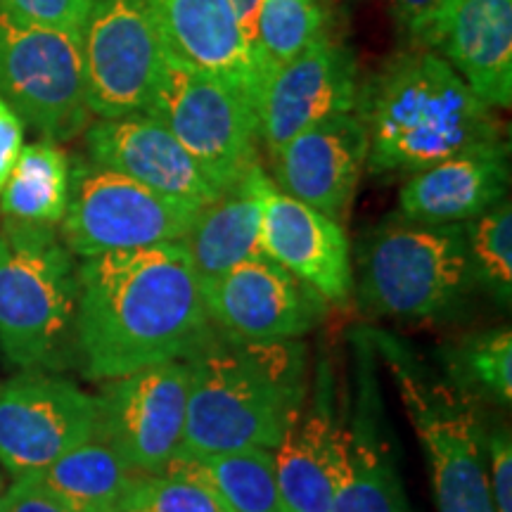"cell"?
Instances as JSON below:
<instances>
[{"label":"cell","mask_w":512,"mask_h":512,"mask_svg":"<svg viewBox=\"0 0 512 512\" xmlns=\"http://www.w3.org/2000/svg\"><path fill=\"white\" fill-rule=\"evenodd\" d=\"M356 347V394L354 413L344 430L342 467L330 512H413L396 465L384 403L377 382L375 349L368 330L354 335Z\"/></svg>","instance_id":"obj_15"},{"label":"cell","mask_w":512,"mask_h":512,"mask_svg":"<svg viewBox=\"0 0 512 512\" xmlns=\"http://www.w3.org/2000/svg\"><path fill=\"white\" fill-rule=\"evenodd\" d=\"M119 512H228L219 496L181 470L133 475Z\"/></svg>","instance_id":"obj_30"},{"label":"cell","mask_w":512,"mask_h":512,"mask_svg":"<svg viewBox=\"0 0 512 512\" xmlns=\"http://www.w3.org/2000/svg\"><path fill=\"white\" fill-rule=\"evenodd\" d=\"M508 140L475 145L415 171L401 188L399 216L418 223H467L508 200Z\"/></svg>","instance_id":"obj_20"},{"label":"cell","mask_w":512,"mask_h":512,"mask_svg":"<svg viewBox=\"0 0 512 512\" xmlns=\"http://www.w3.org/2000/svg\"><path fill=\"white\" fill-rule=\"evenodd\" d=\"M325 3H328L330 8L335 10V15H337V12H342V10H349L351 5H356V3H358V0H325Z\"/></svg>","instance_id":"obj_37"},{"label":"cell","mask_w":512,"mask_h":512,"mask_svg":"<svg viewBox=\"0 0 512 512\" xmlns=\"http://www.w3.org/2000/svg\"><path fill=\"white\" fill-rule=\"evenodd\" d=\"M332 24L335 10L325 0H261L252 53L261 88L275 69L332 36Z\"/></svg>","instance_id":"obj_27"},{"label":"cell","mask_w":512,"mask_h":512,"mask_svg":"<svg viewBox=\"0 0 512 512\" xmlns=\"http://www.w3.org/2000/svg\"><path fill=\"white\" fill-rule=\"evenodd\" d=\"M200 285L209 320L233 342L302 339L328 316V302L264 252Z\"/></svg>","instance_id":"obj_13"},{"label":"cell","mask_w":512,"mask_h":512,"mask_svg":"<svg viewBox=\"0 0 512 512\" xmlns=\"http://www.w3.org/2000/svg\"><path fill=\"white\" fill-rule=\"evenodd\" d=\"M72 159L53 140L43 138L24 145L12 174L0 192L5 219L24 223H60L69 202Z\"/></svg>","instance_id":"obj_26"},{"label":"cell","mask_w":512,"mask_h":512,"mask_svg":"<svg viewBox=\"0 0 512 512\" xmlns=\"http://www.w3.org/2000/svg\"><path fill=\"white\" fill-rule=\"evenodd\" d=\"M304 406L299 418L273 448L275 475L287 512H330L347 441L328 396Z\"/></svg>","instance_id":"obj_22"},{"label":"cell","mask_w":512,"mask_h":512,"mask_svg":"<svg viewBox=\"0 0 512 512\" xmlns=\"http://www.w3.org/2000/svg\"><path fill=\"white\" fill-rule=\"evenodd\" d=\"M100 432L98 396L43 370L0 384V470L12 479L46 470Z\"/></svg>","instance_id":"obj_11"},{"label":"cell","mask_w":512,"mask_h":512,"mask_svg":"<svg viewBox=\"0 0 512 512\" xmlns=\"http://www.w3.org/2000/svg\"><path fill=\"white\" fill-rule=\"evenodd\" d=\"M86 147L95 164L174 202L202 209L223 192L174 133L150 114L95 121L86 131Z\"/></svg>","instance_id":"obj_17"},{"label":"cell","mask_w":512,"mask_h":512,"mask_svg":"<svg viewBox=\"0 0 512 512\" xmlns=\"http://www.w3.org/2000/svg\"><path fill=\"white\" fill-rule=\"evenodd\" d=\"M271 162L275 188L339 223L366 171V126L354 112L332 114L294 136Z\"/></svg>","instance_id":"obj_16"},{"label":"cell","mask_w":512,"mask_h":512,"mask_svg":"<svg viewBox=\"0 0 512 512\" xmlns=\"http://www.w3.org/2000/svg\"><path fill=\"white\" fill-rule=\"evenodd\" d=\"M145 114L162 121L221 190L259 162L254 107L228 83L181 62L169 50Z\"/></svg>","instance_id":"obj_8"},{"label":"cell","mask_w":512,"mask_h":512,"mask_svg":"<svg viewBox=\"0 0 512 512\" xmlns=\"http://www.w3.org/2000/svg\"><path fill=\"white\" fill-rule=\"evenodd\" d=\"M448 0H392L394 19L408 41L422 48Z\"/></svg>","instance_id":"obj_34"},{"label":"cell","mask_w":512,"mask_h":512,"mask_svg":"<svg viewBox=\"0 0 512 512\" xmlns=\"http://www.w3.org/2000/svg\"><path fill=\"white\" fill-rule=\"evenodd\" d=\"M271 183V176L256 162L238 183L197 211L183 242L200 283L219 278L261 252V221Z\"/></svg>","instance_id":"obj_23"},{"label":"cell","mask_w":512,"mask_h":512,"mask_svg":"<svg viewBox=\"0 0 512 512\" xmlns=\"http://www.w3.org/2000/svg\"><path fill=\"white\" fill-rule=\"evenodd\" d=\"M377 358L394 377L432 472L437 512H496L484 458V427L475 406L387 332L368 330Z\"/></svg>","instance_id":"obj_6"},{"label":"cell","mask_w":512,"mask_h":512,"mask_svg":"<svg viewBox=\"0 0 512 512\" xmlns=\"http://www.w3.org/2000/svg\"><path fill=\"white\" fill-rule=\"evenodd\" d=\"M446 382L465 399L496 403L508 408L512 403V332L494 328L475 332L441 351Z\"/></svg>","instance_id":"obj_28"},{"label":"cell","mask_w":512,"mask_h":512,"mask_svg":"<svg viewBox=\"0 0 512 512\" xmlns=\"http://www.w3.org/2000/svg\"><path fill=\"white\" fill-rule=\"evenodd\" d=\"M0 512H72L43 484L38 475L12 479L5 489Z\"/></svg>","instance_id":"obj_33"},{"label":"cell","mask_w":512,"mask_h":512,"mask_svg":"<svg viewBox=\"0 0 512 512\" xmlns=\"http://www.w3.org/2000/svg\"><path fill=\"white\" fill-rule=\"evenodd\" d=\"M356 268L358 304L377 318H446L477 287L463 223L389 216L361 240Z\"/></svg>","instance_id":"obj_5"},{"label":"cell","mask_w":512,"mask_h":512,"mask_svg":"<svg viewBox=\"0 0 512 512\" xmlns=\"http://www.w3.org/2000/svg\"><path fill=\"white\" fill-rule=\"evenodd\" d=\"M72 512H119L133 472L102 437H93L36 472Z\"/></svg>","instance_id":"obj_24"},{"label":"cell","mask_w":512,"mask_h":512,"mask_svg":"<svg viewBox=\"0 0 512 512\" xmlns=\"http://www.w3.org/2000/svg\"><path fill=\"white\" fill-rule=\"evenodd\" d=\"M79 278L74 256L46 223L0 228V351L22 370L76 361Z\"/></svg>","instance_id":"obj_4"},{"label":"cell","mask_w":512,"mask_h":512,"mask_svg":"<svg viewBox=\"0 0 512 512\" xmlns=\"http://www.w3.org/2000/svg\"><path fill=\"white\" fill-rule=\"evenodd\" d=\"M24 147V124L12 107L0 98V192L12 174L19 152Z\"/></svg>","instance_id":"obj_35"},{"label":"cell","mask_w":512,"mask_h":512,"mask_svg":"<svg viewBox=\"0 0 512 512\" xmlns=\"http://www.w3.org/2000/svg\"><path fill=\"white\" fill-rule=\"evenodd\" d=\"M261 252L287 268L328 304L344 306L354 290L351 242L344 228L271 183L261 221Z\"/></svg>","instance_id":"obj_18"},{"label":"cell","mask_w":512,"mask_h":512,"mask_svg":"<svg viewBox=\"0 0 512 512\" xmlns=\"http://www.w3.org/2000/svg\"><path fill=\"white\" fill-rule=\"evenodd\" d=\"M230 3H233L235 17H238V27L242 38H245V46L249 55H252L256 41V17H259L261 0H230Z\"/></svg>","instance_id":"obj_36"},{"label":"cell","mask_w":512,"mask_h":512,"mask_svg":"<svg viewBox=\"0 0 512 512\" xmlns=\"http://www.w3.org/2000/svg\"><path fill=\"white\" fill-rule=\"evenodd\" d=\"M358 64L337 36L311 43L268 76L259 95V140L275 157L318 121L356 110Z\"/></svg>","instance_id":"obj_14"},{"label":"cell","mask_w":512,"mask_h":512,"mask_svg":"<svg viewBox=\"0 0 512 512\" xmlns=\"http://www.w3.org/2000/svg\"><path fill=\"white\" fill-rule=\"evenodd\" d=\"M467 252L477 287L498 304L510 306L512 299V207L508 200L463 223Z\"/></svg>","instance_id":"obj_29"},{"label":"cell","mask_w":512,"mask_h":512,"mask_svg":"<svg viewBox=\"0 0 512 512\" xmlns=\"http://www.w3.org/2000/svg\"><path fill=\"white\" fill-rule=\"evenodd\" d=\"M188 363L183 458L240 448L273 451L306 406L309 349L302 339L233 342L216 335Z\"/></svg>","instance_id":"obj_3"},{"label":"cell","mask_w":512,"mask_h":512,"mask_svg":"<svg viewBox=\"0 0 512 512\" xmlns=\"http://www.w3.org/2000/svg\"><path fill=\"white\" fill-rule=\"evenodd\" d=\"M93 0H0V12L24 27L64 31L81 38Z\"/></svg>","instance_id":"obj_31"},{"label":"cell","mask_w":512,"mask_h":512,"mask_svg":"<svg viewBox=\"0 0 512 512\" xmlns=\"http://www.w3.org/2000/svg\"><path fill=\"white\" fill-rule=\"evenodd\" d=\"M147 5L171 55L228 83L259 110V74L230 0H147Z\"/></svg>","instance_id":"obj_21"},{"label":"cell","mask_w":512,"mask_h":512,"mask_svg":"<svg viewBox=\"0 0 512 512\" xmlns=\"http://www.w3.org/2000/svg\"><path fill=\"white\" fill-rule=\"evenodd\" d=\"M0 98L43 138L69 140L88 128L81 38L24 27L0 12Z\"/></svg>","instance_id":"obj_9"},{"label":"cell","mask_w":512,"mask_h":512,"mask_svg":"<svg viewBox=\"0 0 512 512\" xmlns=\"http://www.w3.org/2000/svg\"><path fill=\"white\" fill-rule=\"evenodd\" d=\"M190 363L169 361L107 380L98 396L100 432L133 475H162L183 448Z\"/></svg>","instance_id":"obj_12"},{"label":"cell","mask_w":512,"mask_h":512,"mask_svg":"<svg viewBox=\"0 0 512 512\" xmlns=\"http://www.w3.org/2000/svg\"><path fill=\"white\" fill-rule=\"evenodd\" d=\"M3 494H5V479H3V470H0V501H3Z\"/></svg>","instance_id":"obj_38"},{"label":"cell","mask_w":512,"mask_h":512,"mask_svg":"<svg viewBox=\"0 0 512 512\" xmlns=\"http://www.w3.org/2000/svg\"><path fill=\"white\" fill-rule=\"evenodd\" d=\"M197 207L157 195L119 171L74 159L62 242L83 259L124 249L183 242Z\"/></svg>","instance_id":"obj_7"},{"label":"cell","mask_w":512,"mask_h":512,"mask_svg":"<svg viewBox=\"0 0 512 512\" xmlns=\"http://www.w3.org/2000/svg\"><path fill=\"white\" fill-rule=\"evenodd\" d=\"M169 470L197 477L219 496L228 512H287L275 475L273 451L240 448L211 456H178Z\"/></svg>","instance_id":"obj_25"},{"label":"cell","mask_w":512,"mask_h":512,"mask_svg":"<svg viewBox=\"0 0 512 512\" xmlns=\"http://www.w3.org/2000/svg\"><path fill=\"white\" fill-rule=\"evenodd\" d=\"M356 117L368 133L366 169L415 174L503 138L501 121L444 57L427 48L396 55L358 86Z\"/></svg>","instance_id":"obj_2"},{"label":"cell","mask_w":512,"mask_h":512,"mask_svg":"<svg viewBox=\"0 0 512 512\" xmlns=\"http://www.w3.org/2000/svg\"><path fill=\"white\" fill-rule=\"evenodd\" d=\"M486 475L496 512H512V437L508 425L484 434Z\"/></svg>","instance_id":"obj_32"},{"label":"cell","mask_w":512,"mask_h":512,"mask_svg":"<svg viewBox=\"0 0 512 512\" xmlns=\"http://www.w3.org/2000/svg\"><path fill=\"white\" fill-rule=\"evenodd\" d=\"M76 278V361L91 380L188 361L219 335L185 242L91 256Z\"/></svg>","instance_id":"obj_1"},{"label":"cell","mask_w":512,"mask_h":512,"mask_svg":"<svg viewBox=\"0 0 512 512\" xmlns=\"http://www.w3.org/2000/svg\"><path fill=\"white\" fill-rule=\"evenodd\" d=\"M81 60L91 114H145L166 60L147 0H93L81 31Z\"/></svg>","instance_id":"obj_10"},{"label":"cell","mask_w":512,"mask_h":512,"mask_svg":"<svg viewBox=\"0 0 512 512\" xmlns=\"http://www.w3.org/2000/svg\"><path fill=\"white\" fill-rule=\"evenodd\" d=\"M422 48H439L489 107L512 105V0H448Z\"/></svg>","instance_id":"obj_19"}]
</instances>
